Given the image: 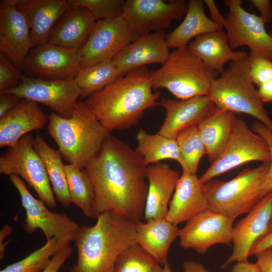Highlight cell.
<instances>
[{"label": "cell", "mask_w": 272, "mask_h": 272, "mask_svg": "<svg viewBox=\"0 0 272 272\" xmlns=\"http://www.w3.org/2000/svg\"><path fill=\"white\" fill-rule=\"evenodd\" d=\"M146 166L135 150L110 134L84 168L95 195L96 219L113 213L141 221L148 191Z\"/></svg>", "instance_id": "obj_1"}, {"label": "cell", "mask_w": 272, "mask_h": 272, "mask_svg": "<svg viewBox=\"0 0 272 272\" xmlns=\"http://www.w3.org/2000/svg\"><path fill=\"white\" fill-rule=\"evenodd\" d=\"M144 66L120 77L88 97L85 104L110 133L139 122L144 112L158 105L160 92L152 86Z\"/></svg>", "instance_id": "obj_2"}, {"label": "cell", "mask_w": 272, "mask_h": 272, "mask_svg": "<svg viewBox=\"0 0 272 272\" xmlns=\"http://www.w3.org/2000/svg\"><path fill=\"white\" fill-rule=\"evenodd\" d=\"M137 222L105 212L93 226L80 227L74 241L77 261L70 272H113L119 254L137 243Z\"/></svg>", "instance_id": "obj_3"}, {"label": "cell", "mask_w": 272, "mask_h": 272, "mask_svg": "<svg viewBox=\"0 0 272 272\" xmlns=\"http://www.w3.org/2000/svg\"><path fill=\"white\" fill-rule=\"evenodd\" d=\"M47 129L62 157L81 169H84L98 153L111 134L85 102H78L69 118L51 112L48 116Z\"/></svg>", "instance_id": "obj_4"}, {"label": "cell", "mask_w": 272, "mask_h": 272, "mask_svg": "<svg viewBox=\"0 0 272 272\" xmlns=\"http://www.w3.org/2000/svg\"><path fill=\"white\" fill-rule=\"evenodd\" d=\"M219 75L187 46L175 49L161 67L150 72L155 90L166 89L180 100L208 96L212 82Z\"/></svg>", "instance_id": "obj_5"}, {"label": "cell", "mask_w": 272, "mask_h": 272, "mask_svg": "<svg viewBox=\"0 0 272 272\" xmlns=\"http://www.w3.org/2000/svg\"><path fill=\"white\" fill-rule=\"evenodd\" d=\"M208 97L218 109L251 115L272 131V120L250 77L249 55L230 62L212 82Z\"/></svg>", "instance_id": "obj_6"}, {"label": "cell", "mask_w": 272, "mask_h": 272, "mask_svg": "<svg viewBox=\"0 0 272 272\" xmlns=\"http://www.w3.org/2000/svg\"><path fill=\"white\" fill-rule=\"evenodd\" d=\"M270 161L241 171L235 178L223 181L211 180L205 183L209 208L235 219L249 212L261 199V184Z\"/></svg>", "instance_id": "obj_7"}, {"label": "cell", "mask_w": 272, "mask_h": 272, "mask_svg": "<svg viewBox=\"0 0 272 272\" xmlns=\"http://www.w3.org/2000/svg\"><path fill=\"white\" fill-rule=\"evenodd\" d=\"M34 140L28 133L3 153L0 173L18 176L35 190L40 199L49 208H54L57 202L44 165L34 148Z\"/></svg>", "instance_id": "obj_8"}, {"label": "cell", "mask_w": 272, "mask_h": 272, "mask_svg": "<svg viewBox=\"0 0 272 272\" xmlns=\"http://www.w3.org/2000/svg\"><path fill=\"white\" fill-rule=\"evenodd\" d=\"M270 154L265 140L237 118L233 133L220 156L199 178L206 183L214 177L246 162L270 161Z\"/></svg>", "instance_id": "obj_9"}, {"label": "cell", "mask_w": 272, "mask_h": 272, "mask_svg": "<svg viewBox=\"0 0 272 272\" xmlns=\"http://www.w3.org/2000/svg\"><path fill=\"white\" fill-rule=\"evenodd\" d=\"M9 178L20 195L22 206L26 212L23 226L25 232L32 234L39 229L47 240L55 238L67 243L75 241L80 228L77 222L65 214L49 210L43 201L32 195L18 176L11 175Z\"/></svg>", "instance_id": "obj_10"}, {"label": "cell", "mask_w": 272, "mask_h": 272, "mask_svg": "<svg viewBox=\"0 0 272 272\" xmlns=\"http://www.w3.org/2000/svg\"><path fill=\"white\" fill-rule=\"evenodd\" d=\"M229 10L225 27L230 48L246 46L249 54L272 60V36L267 33L259 16L246 11L242 0H224Z\"/></svg>", "instance_id": "obj_11"}, {"label": "cell", "mask_w": 272, "mask_h": 272, "mask_svg": "<svg viewBox=\"0 0 272 272\" xmlns=\"http://www.w3.org/2000/svg\"><path fill=\"white\" fill-rule=\"evenodd\" d=\"M140 35L122 16L97 20L86 43L79 50L81 69L111 60Z\"/></svg>", "instance_id": "obj_12"}, {"label": "cell", "mask_w": 272, "mask_h": 272, "mask_svg": "<svg viewBox=\"0 0 272 272\" xmlns=\"http://www.w3.org/2000/svg\"><path fill=\"white\" fill-rule=\"evenodd\" d=\"M0 93H11L47 106L63 117H71L80 98L75 79L48 80L23 75L18 86Z\"/></svg>", "instance_id": "obj_13"}, {"label": "cell", "mask_w": 272, "mask_h": 272, "mask_svg": "<svg viewBox=\"0 0 272 272\" xmlns=\"http://www.w3.org/2000/svg\"><path fill=\"white\" fill-rule=\"evenodd\" d=\"M79 50L47 43L30 50L22 69L26 76L30 77L75 79L81 69Z\"/></svg>", "instance_id": "obj_14"}, {"label": "cell", "mask_w": 272, "mask_h": 272, "mask_svg": "<svg viewBox=\"0 0 272 272\" xmlns=\"http://www.w3.org/2000/svg\"><path fill=\"white\" fill-rule=\"evenodd\" d=\"M234 220L208 209L189 220L180 229V245L201 254L217 244L231 245Z\"/></svg>", "instance_id": "obj_15"}, {"label": "cell", "mask_w": 272, "mask_h": 272, "mask_svg": "<svg viewBox=\"0 0 272 272\" xmlns=\"http://www.w3.org/2000/svg\"><path fill=\"white\" fill-rule=\"evenodd\" d=\"M187 7L184 0H127L122 16L142 35L170 27L185 17Z\"/></svg>", "instance_id": "obj_16"}, {"label": "cell", "mask_w": 272, "mask_h": 272, "mask_svg": "<svg viewBox=\"0 0 272 272\" xmlns=\"http://www.w3.org/2000/svg\"><path fill=\"white\" fill-rule=\"evenodd\" d=\"M33 48L27 22L16 0L0 1V52L17 67Z\"/></svg>", "instance_id": "obj_17"}, {"label": "cell", "mask_w": 272, "mask_h": 272, "mask_svg": "<svg viewBox=\"0 0 272 272\" xmlns=\"http://www.w3.org/2000/svg\"><path fill=\"white\" fill-rule=\"evenodd\" d=\"M272 219V191L262 198L244 218L233 226L232 252L222 268H226L233 262L248 261L255 242L266 231Z\"/></svg>", "instance_id": "obj_18"}, {"label": "cell", "mask_w": 272, "mask_h": 272, "mask_svg": "<svg viewBox=\"0 0 272 272\" xmlns=\"http://www.w3.org/2000/svg\"><path fill=\"white\" fill-rule=\"evenodd\" d=\"M158 105L165 109L166 115L158 132L172 139L188 128L198 126L217 109L208 96L179 100L163 98Z\"/></svg>", "instance_id": "obj_19"}, {"label": "cell", "mask_w": 272, "mask_h": 272, "mask_svg": "<svg viewBox=\"0 0 272 272\" xmlns=\"http://www.w3.org/2000/svg\"><path fill=\"white\" fill-rule=\"evenodd\" d=\"M166 35L163 31L141 35L111 60L122 76L149 64H162L170 54Z\"/></svg>", "instance_id": "obj_20"}, {"label": "cell", "mask_w": 272, "mask_h": 272, "mask_svg": "<svg viewBox=\"0 0 272 272\" xmlns=\"http://www.w3.org/2000/svg\"><path fill=\"white\" fill-rule=\"evenodd\" d=\"M209 209L206 185L195 174L182 170L165 219L177 226Z\"/></svg>", "instance_id": "obj_21"}, {"label": "cell", "mask_w": 272, "mask_h": 272, "mask_svg": "<svg viewBox=\"0 0 272 272\" xmlns=\"http://www.w3.org/2000/svg\"><path fill=\"white\" fill-rule=\"evenodd\" d=\"M29 28L33 48L48 42L50 32L69 9L67 0H16Z\"/></svg>", "instance_id": "obj_22"}, {"label": "cell", "mask_w": 272, "mask_h": 272, "mask_svg": "<svg viewBox=\"0 0 272 272\" xmlns=\"http://www.w3.org/2000/svg\"><path fill=\"white\" fill-rule=\"evenodd\" d=\"M48 116L37 103L21 99L13 109L0 117V147L15 146L30 131L44 128Z\"/></svg>", "instance_id": "obj_23"}, {"label": "cell", "mask_w": 272, "mask_h": 272, "mask_svg": "<svg viewBox=\"0 0 272 272\" xmlns=\"http://www.w3.org/2000/svg\"><path fill=\"white\" fill-rule=\"evenodd\" d=\"M180 175L178 171L161 162L146 167L148 191L144 217L146 221L166 218Z\"/></svg>", "instance_id": "obj_24"}, {"label": "cell", "mask_w": 272, "mask_h": 272, "mask_svg": "<svg viewBox=\"0 0 272 272\" xmlns=\"http://www.w3.org/2000/svg\"><path fill=\"white\" fill-rule=\"evenodd\" d=\"M97 21L87 9L70 7L53 26L48 43L80 49L88 40Z\"/></svg>", "instance_id": "obj_25"}, {"label": "cell", "mask_w": 272, "mask_h": 272, "mask_svg": "<svg viewBox=\"0 0 272 272\" xmlns=\"http://www.w3.org/2000/svg\"><path fill=\"white\" fill-rule=\"evenodd\" d=\"M188 49L211 70L220 74L228 62L242 59L248 54L234 51L229 44L226 32L222 30L201 35L187 45Z\"/></svg>", "instance_id": "obj_26"}, {"label": "cell", "mask_w": 272, "mask_h": 272, "mask_svg": "<svg viewBox=\"0 0 272 272\" xmlns=\"http://www.w3.org/2000/svg\"><path fill=\"white\" fill-rule=\"evenodd\" d=\"M177 226L165 218L137 222L136 241L161 264L168 262V253L179 236Z\"/></svg>", "instance_id": "obj_27"}, {"label": "cell", "mask_w": 272, "mask_h": 272, "mask_svg": "<svg viewBox=\"0 0 272 272\" xmlns=\"http://www.w3.org/2000/svg\"><path fill=\"white\" fill-rule=\"evenodd\" d=\"M204 1L190 0L187 12L182 23L166 34V42L169 48L187 46L192 39L209 32L222 30L223 26L215 23L205 13Z\"/></svg>", "instance_id": "obj_28"}, {"label": "cell", "mask_w": 272, "mask_h": 272, "mask_svg": "<svg viewBox=\"0 0 272 272\" xmlns=\"http://www.w3.org/2000/svg\"><path fill=\"white\" fill-rule=\"evenodd\" d=\"M235 114L217 108L197 126L211 164L222 154L232 136L236 118Z\"/></svg>", "instance_id": "obj_29"}, {"label": "cell", "mask_w": 272, "mask_h": 272, "mask_svg": "<svg viewBox=\"0 0 272 272\" xmlns=\"http://www.w3.org/2000/svg\"><path fill=\"white\" fill-rule=\"evenodd\" d=\"M33 145L44 165L56 199L62 206L69 207L72 203L60 152L51 148L39 133L34 137Z\"/></svg>", "instance_id": "obj_30"}, {"label": "cell", "mask_w": 272, "mask_h": 272, "mask_svg": "<svg viewBox=\"0 0 272 272\" xmlns=\"http://www.w3.org/2000/svg\"><path fill=\"white\" fill-rule=\"evenodd\" d=\"M137 147L135 149L147 166L165 159L180 161L179 147L176 139L163 135L158 132L150 134L140 129L136 135Z\"/></svg>", "instance_id": "obj_31"}, {"label": "cell", "mask_w": 272, "mask_h": 272, "mask_svg": "<svg viewBox=\"0 0 272 272\" xmlns=\"http://www.w3.org/2000/svg\"><path fill=\"white\" fill-rule=\"evenodd\" d=\"M72 203L86 216L95 218V195L91 179L84 169L73 164L64 166Z\"/></svg>", "instance_id": "obj_32"}, {"label": "cell", "mask_w": 272, "mask_h": 272, "mask_svg": "<svg viewBox=\"0 0 272 272\" xmlns=\"http://www.w3.org/2000/svg\"><path fill=\"white\" fill-rule=\"evenodd\" d=\"M122 76L111 60L81 69L75 78L81 99L87 98Z\"/></svg>", "instance_id": "obj_33"}, {"label": "cell", "mask_w": 272, "mask_h": 272, "mask_svg": "<svg viewBox=\"0 0 272 272\" xmlns=\"http://www.w3.org/2000/svg\"><path fill=\"white\" fill-rule=\"evenodd\" d=\"M176 140L180 152L179 163L182 170L196 174L201 158L204 155H207L206 149L197 126L183 131Z\"/></svg>", "instance_id": "obj_34"}, {"label": "cell", "mask_w": 272, "mask_h": 272, "mask_svg": "<svg viewBox=\"0 0 272 272\" xmlns=\"http://www.w3.org/2000/svg\"><path fill=\"white\" fill-rule=\"evenodd\" d=\"M162 268L154 257L135 243L119 254L113 272H160Z\"/></svg>", "instance_id": "obj_35"}, {"label": "cell", "mask_w": 272, "mask_h": 272, "mask_svg": "<svg viewBox=\"0 0 272 272\" xmlns=\"http://www.w3.org/2000/svg\"><path fill=\"white\" fill-rule=\"evenodd\" d=\"M69 244L55 238L47 240L42 247L22 260L8 265L0 272H42L53 255Z\"/></svg>", "instance_id": "obj_36"}, {"label": "cell", "mask_w": 272, "mask_h": 272, "mask_svg": "<svg viewBox=\"0 0 272 272\" xmlns=\"http://www.w3.org/2000/svg\"><path fill=\"white\" fill-rule=\"evenodd\" d=\"M70 7L87 9L97 20L122 16L125 1L123 0H67Z\"/></svg>", "instance_id": "obj_37"}, {"label": "cell", "mask_w": 272, "mask_h": 272, "mask_svg": "<svg viewBox=\"0 0 272 272\" xmlns=\"http://www.w3.org/2000/svg\"><path fill=\"white\" fill-rule=\"evenodd\" d=\"M249 75L257 86L272 80V60L259 55L249 54Z\"/></svg>", "instance_id": "obj_38"}, {"label": "cell", "mask_w": 272, "mask_h": 272, "mask_svg": "<svg viewBox=\"0 0 272 272\" xmlns=\"http://www.w3.org/2000/svg\"><path fill=\"white\" fill-rule=\"evenodd\" d=\"M23 75L18 67L0 53V92L19 85Z\"/></svg>", "instance_id": "obj_39"}, {"label": "cell", "mask_w": 272, "mask_h": 272, "mask_svg": "<svg viewBox=\"0 0 272 272\" xmlns=\"http://www.w3.org/2000/svg\"><path fill=\"white\" fill-rule=\"evenodd\" d=\"M251 129L265 140L270 154L269 168L260 189V196L262 198L272 191V131L259 121L253 122Z\"/></svg>", "instance_id": "obj_40"}, {"label": "cell", "mask_w": 272, "mask_h": 272, "mask_svg": "<svg viewBox=\"0 0 272 272\" xmlns=\"http://www.w3.org/2000/svg\"><path fill=\"white\" fill-rule=\"evenodd\" d=\"M70 244L57 251L52 257L47 267L42 272H58L72 253Z\"/></svg>", "instance_id": "obj_41"}, {"label": "cell", "mask_w": 272, "mask_h": 272, "mask_svg": "<svg viewBox=\"0 0 272 272\" xmlns=\"http://www.w3.org/2000/svg\"><path fill=\"white\" fill-rule=\"evenodd\" d=\"M271 247H272V219L270 221L265 232L253 244L249 253V256L255 255L257 253Z\"/></svg>", "instance_id": "obj_42"}, {"label": "cell", "mask_w": 272, "mask_h": 272, "mask_svg": "<svg viewBox=\"0 0 272 272\" xmlns=\"http://www.w3.org/2000/svg\"><path fill=\"white\" fill-rule=\"evenodd\" d=\"M259 272H272V247L262 250L255 255Z\"/></svg>", "instance_id": "obj_43"}, {"label": "cell", "mask_w": 272, "mask_h": 272, "mask_svg": "<svg viewBox=\"0 0 272 272\" xmlns=\"http://www.w3.org/2000/svg\"><path fill=\"white\" fill-rule=\"evenodd\" d=\"M250 2L258 10L265 24L272 22V6L268 0H251Z\"/></svg>", "instance_id": "obj_44"}, {"label": "cell", "mask_w": 272, "mask_h": 272, "mask_svg": "<svg viewBox=\"0 0 272 272\" xmlns=\"http://www.w3.org/2000/svg\"><path fill=\"white\" fill-rule=\"evenodd\" d=\"M21 99L11 93H0V117L13 109Z\"/></svg>", "instance_id": "obj_45"}, {"label": "cell", "mask_w": 272, "mask_h": 272, "mask_svg": "<svg viewBox=\"0 0 272 272\" xmlns=\"http://www.w3.org/2000/svg\"><path fill=\"white\" fill-rule=\"evenodd\" d=\"M204 3L209 10L211 19L215 23L224 27L226 19L219 12L215 2L213 0H205Z\"/></svg>", "instance_id": "obj_46"}, {"label": "cell", "mask_w": 272, "mask_h": 272, "mask_svg": "<svg viewBox=\"0 0 272 272\" xmlns=\"http://www.w3.org/2000/svg\"><path fill=\"white\" fill-rule=\"evenodd\" d=\"M257 90L263 103H272V80L259 86Z\"/></svg>", "instance_id": "obj_47"}, {"label": "cell", "mask_w": 272, "mask_h": 272, "mask_svg": "<svg viewBox=\"0 0 272 272\" xmlns=\"http://www.w3.org/2000/svg\"><path fill=\"white\" fill-rule=\"evenodd\" d=\"M231 272H259L255 263H250L248 261L237 262L231 269Z\"/></svg>", "instance_id": "obj_48"}, {"label": "cell", "mask_w": 272, "mask_h": 272, "mask_svg": "<svg viewBox=\"0 0 272 272\" xmlns=\"http://www.w3.org/2000/svg\"><path fill=\"white\" fill-rule=\"evenodd\" d=\"M12 232V228L9 225H5L0 231V259L2 260L5 256L7 244L5 239Z\"/></svg>", "instance_id": "obj_49"}, {"label": "cell", "mask_w": 272, "mask_h": 272, "mask_svg": "<svg viewBox=\"0 0 272 272\" xmlns=\"http://www.w3.org/2000/svg\"><path fill=\"white\" fill-rule=\"evenodd\" d=\"M182 272H210L200 262L187 260L182 264Z\"/></svg>", "instance_id": "obj_50"}, {"label": "cell", "mask_w": 272, "mask_h": 272, "mask_svg": "<svg viewBox=\"0 0 272 272\" xmlns=\"http://www.w3.org/2000/svg\"><path fill=\"white\" fill-rule=\"evenodd\" d=\"M160 272H172L171 271L170 264L168 262L164 265V267H162Z\"/></svg>", "instance_id": "obj_51"}, {"label": "cell", "mask_w": 272, "mask_h": 272, "mask_svg": "<svg viewBox=\"0 0 272 272\" xmlns=\"http://www.w3.org/2000/svg\"><path fill=\"white\" fill-rule=\"evenodd\" d=\"M269 34L271 35V36H272V31H270V32H269Z\"/></svg>", "instance_id": "obj_52"}]
</instances>
